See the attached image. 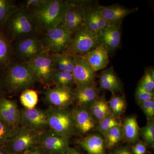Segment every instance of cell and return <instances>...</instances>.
Returning <instances> with one entry per match:
<instances>
[{
  "instance_id": "1",
  "label": "cell",
  "mask_w": 154,
  "mask_h": 154,
  "mask_svg": "<svg viewBox=\"0 0 154 154\" xmlns=\"http://www.w3.org/2000/svg\"><path fill=\"white\" fill-rule=\"evenodd\" d=\"M2 72L5 89L11 93H18L31 89L38 82L29 64L23 61L11 59Z\"/></svg>"
},
{
  "instance_id": "2",
  "label": "cell",
  "mask_w": 154,
  "mask_h": 154,
  "mask_svg": "<svg viewBox=\"0 0 154 154\" xmlns=\"http://www.w3.org/2000/svg\"><path fill=\"white\" fill-rule=\"evenodd\" d=\"M69 6V1L46 0L40 7L29 11L38 33L61 25Z\"/></svg>"
},
{
  "instance_id": "3",
  "label": "cell",
  "mask_w": 154,
  "mask_h": 154,
  "mask_svg": "<svg viewBox=\"0 0 154 154\" xmlns=\"http://www.w3.org/2000/svg\"><path fill=\"white\" fill-rule=\"evenodd\" d=\"M2 30L12 43L38 33L29 11L22 6H18Z\"/></svg>"
},
{
  "instance_id": "4",
  "label": "cell",
  "mask_w": 154,
  "mask_h": 154,
  "mask_svg": "<svg viewBox=\"0 0 154 154\" xmlns=\"http://www.w3.org/2000/svg\"><path fill=\"white\" fill-rule=\"evenodd\" d=\"M45 112L50 129L68 139L75 134L76 131L71 111L50 106Z\"/></svg>"
},
{
  "instance_id": "5",
  "label": "cell",
  "mask_w": 154,
  "mask_h": 154,
  "mask_svg": "<svg viewBox=\"0 0 154 154\" xmlns=\"http://www.w3.org/2000/svg\"><path fill=\"white\" fill-rule=\"evenodd\" d=\"M41 133L20 126L15 130L6 144V149L11 154H22L38 146Z\"/></svg>"
},
{
  "instance_id": "6",
  "label": "cell",
  "mask_w": 154,
  "mask_h": 154,
  "mask_svg": "<svg viewBox=\"0 0 154 154\" xmlns=\"http://www.w3.org/2000/svg\"><path fill=\"white\" fill-rule=\"evenodd\" d=\"M72 37L71 33L60 25L45 31L40 39L45 51L60 53L67 52Z\"/></svg>"
},
{
  "instance_id": "7",
  "label": "cell",
  "mask_w": 154,
  "mask_h": 154,
  "mask_svg": "<svg viewBox=\"0 0 154 154\" xmlns=\"http://www.w3.org/2000/svg\"><path fill=\"white\" fill-rule=\"evenodd\" d=\"M99 45V34L91 31L84 25L73 35L66 52L83 56Z\"/></svg>"
},
{
  "instance_id": "8",
  "label": "cell",
  "mask_w": 154,
  "mask_h": 154,
  "mask_svg": "<svg viewBox=\"0 0 154 154\" xmlns=\"http://www.w3.org/2000/svg\"><path fill=\"white\" fill-rule=\"evenodd\" d=\"M36 75L38 82L45 85L52 83V78L56 70L52 53L44 51L28 62Z\"/></svg>"
},
{
  "instance_id": "9",
  "label": "cell",
  "mask_w": 154,
  "mask_h": 154,
  "mask_svg": "<svg viewBox=\"0 0 154 154\" xmlns=\"http://www.w3.org/2000/svg\"><path fill=\"white\" fill-rule=\"evenodd\" d=\"M13 46L14 56L19 60L28 62L30 60L46 51L38 35H33L16 42Z\"/></svg>"
},
{
  "instance_id": "10",
  "label": "cell",
  "mask_w": 154,
  "mask_h": 154,
  "mask_svg": "<svg viewBox=\"0 0 154 154\" xmlns=\"http://www.w3.org/2000/svg\"><path fill=\"white\" fill-rule=\"evenodd\" d=\"M69 139L46 130L40 135L38 146L47 154H63L69 147Z\"/></svg>"
},
{
  "instance_id": "11",
  "label": "cell",
  "mask_w": 154,
  "mask_h": 154,
  "mask_svg": "<svg viewBox=\"0 0 154 154\" xmlns=\"http://www.w3.org/2000/svg\"><path fill=\"white\" fill-rule=\"evenodd\" d=\"M20 126L40 133L48 127L45 112L41 109L24 108L20 110Z\"/></svg>"
},
{
  "instance_id": "12",
  "label": "cell",
  "mask_w": 154,
  "mask_h": 154,
  "mask_svg": "<svg viewBox=\"0 0 154 154\" xmlns=\"http://www.w3.org/2000/svg\"><path fill=\"white\" fill-rule=\"evenodd\" d=\"M45 101L51 106L66 109L74 102L73 91L71 88L55 86L45 91Z\"/></svg>"
},
{
  "instance_id": "13",
  "label": "cell",
  "mask_w": 154,
  "mask_h": 154,
  "mask_svg": "<svg viewBox=\"0 0 154 154\" xmlns=\"http://www.w3.org/2000/svg\"><path fill=\"white\" fill-rule=\"evenodd\" d=\"M75 56V65L72 75L77 88L95 85L96 72L84 60L82 56Z\"/></svg>"
},
{
  "instance_id": "14",
  "label": "cell",
  "mask_w": 154,
  "mask_h": 154,
  "mask_svg": "<svg viewBox=\"0 0 154 154\" xmlns=\"http://www.w3.org/2000/svg\"><path fill=\"white\" fill-rule=\"evenodd\" d=\"M99 14L110 25L122 23L127 16L137 11V8H128L120 5L96 6Z\"/></svg>"
},
{
  "instance_id": "15",
  "label": "cell",
  "mask_w": 154,
  "mask_h": 154,
  "mask_svg": "<svg viewBox=\"0 0 154 154\" xmlns=\"http://www.w3.org/2000/svg\"><path fill=\"white\" fill-rule=\"evenodd\" d=\"M71 112L76 132L80 134H85L93 131L97 125V122L88 109L76 106Z\"/></svg>"
},
{
  "instance_id": "16",
  "label": "cell",
  "mask_w": 154,
  "mask_h": 154,
  "mask_svg": "<svg viewBox=\"0 0 154 154\" xmlns=\"http://www.w3.org/2000/svg\"><path fill=\"white\" fill-rule=\"evenodd\" d=\"M0 119L14 129L20 126L21 113L16 102L3 97L0 99Z\"/></svg>"
},
{
  "instance_id": "17",
  "label": "cell",
  "mask_w": 154,
  "mask_h": 154,
  "mask_svg": "<svg viewBox=\"0 0 154 154\" xmlns=\"http://www.w3.org/2000/svg\"><path fill=\"white\" fill-rule=\"evenodd\" d=\"M122 23L110 25L99 34L100 45H103L108 53L118 48L121 38Z\"/></svg>"
},
{
  "instance_id": "18",
  "label": "cell",
  "mask_w": 154,
  "mask_h": 154,
  "mask_svg": "<svg viewBox=\"0 0 154 154\" xmlns=\"http://www.w3.org/2000/svg\"><path fill=\"white\" fill-rule=\"evenodd\" d=\"M108 52L105 47L99 45L94 50L82 56L84 60L95 72L104 69L109 63Z\"/></svg>"
},
{
  "instance_id": "19",
  "label": "cell",
  "mask_w": 154,
  "mask_h": 154,
  "mask_svg": "<svg viewBox=\"0 0 154 154\" xmlns=\"http://www.w3.org/2000/svg\"><path fill=\"white\" fill-rule=\"evenodd\" d=\"M99 89L95 85L76 88L73 91L74 102L77 107H83L90 110L94 102L99 97Z\"/></svg>"
},
{
  "instance_id": "20",
  "label": "cell",
  "mask_w": 154,
  "mask_h": 154,
  "mask_svg": "<svg viewBox=\"0 0 154 154\" xmlns=\"http://www.w3.org/2000/svg\"><path fill=\"white\" fill-rule=\"evenodd\" d=\"M99 88L101 90L110 91L112 94L122 92L121 81L112 67L106 69L101 73L99 76Z\"/></svg>"
},
{
  "instance_id": "21",
  "label": "cell",
  "mask_w": 154,
  "mask_h": 154,
  "mask_svg": "<svg viewBox=\"0 0 154 154\" xmlns=\"http://www.w3.org/2000/svg\"><path fill=\"white\" fill-rule=\"evenodd\" d=\"M77 143L88 154H105V140L100 135H89L78 141Z\"/></svg>"
},
{
  "instance_id": "22",
  "label": "cell",
  "mask_w": 154,
  "mask_h": 154,
  "mask_svg": "<svg viewBox=\"0 0 154 154\" xmlns=\"http://www.w3.org/2000/svg\"><path fill=\"white\" fill-rule=\"evenodd\" d=\"M123 139L129 143L137 142L139 136V127L136 117L134 116L127 117L122 123Z\"/></svg>"
},
{
  "instance_id": "23",
  "label": "cell",
  "mask_w": 154,
  "mask_h": 154,
  "mask_svg": "<svg viewBox=\"0 0 154 154\" xmlns=\"http://www.w3.org/2000/svg\"><path fill=\"white\" fill-rule=\"evenodd\" d=\"M52 58L56 70L72 73L75 65V56L67 52L52 53Z\"/></svg>"
},
{
  "instance_id": "24",
  "label": "cell",
  "mask_w": 154,
  "mask_h": 154,
  "mask_svg": "<svg viewBox=\"0 0 154 154\" xmlns=\"http://www.w3.org/2000/svg\"><path fill=\"white\" fill-rule=\"evenodd\" d=\"M12 43L2 30H0V72L14 56Z\"/></svg>"
},
{
  "instance_id": "25",
  "label": "cell",
  "mask_w": 154,
  "mask_h": 154,
  "mask_svg": "<svg viewBox=\"0 0 154 154\" xmlns=\"http://www.w3.org/2000/svg\"><path fill=\"white\" fill-rule=\"evenodd\" d=\"M89 110L97 123L111 113L108 102L104 96L98 97Z\"/></svg>"
},
{
  "instance_id": "26",
  "label": "cell",
  "mask_w": 154,
  "mask_h": 154,
  "mask_svg": "<svg viewBox=\"0 0 154 154\" xmlns=\"http://www.w3.org/2000/svg\"><path fill=\"white\" fill-rule=\"evenodd\" d=\"M122 123L119 117H116L111 113L97 123L93 131H98L104 136L112 128L122 126Z\"/></svg>"
},
{
  "instance_id": "27",
  "label": "cell",
  "mask_w": 154,
  "mask_h": 154,
  "mask_svg": "<svg viewBox=\"0 0 154 154\" xmlns=\"http://www.w3.org/2000/svg\"><path fill=\"white\" fill-rule=\"evenodd\" d=\"M51 82L55 86L64 88H71L75 84L72 73L63 71L55 70Z\"/></svg>"
},
{
  "instance_id": "28",
  "label": "cell",
  "mask_w": 154,
  "mask_h": 154,
  "mask_svg": "<svg viewBox=\"0 0 154 154\" xmlns=\"http://www.w3.org/2000/svg\"><path fill=\"white\" fill-rule=\"evenodd\" d=\"M105 147L111 149L123 139V128L122 126L112 128L103 136Z\"/></svg>"
},
{
  "instance_id": "29",
  "label": "cell",
  "mask_w": 154,
  "mask_h": 154,
  "mask_svg": "<svg viewBox=\"0 0 154 154\" xmlns=\"http://www.w3.org/2000/svg\"><path fill=\"white\" fill-rule=\"evenodd\" d=\"M111 113L116 117L123 114L126 107V102L125 98L122 95L112 94V96L108 102Z\"/></svg>"
},
{
  "instance_id": "30",
  "label": "cell",
  "mask_w": 154,
  "mask_h": 154,
  "mask_svg": "<svg viewBox=\"0 0 154 154\" xmlns=\"http://www.w3.org/2000/svg\"><path fill=\"white\" fill-rule=\"evenodd\" d=\"M17 7L11 0H0V30L2 29Z\"/></svg>"
},
{
  "instance_id": "31",
  "label": "cell",
  "mask_w": 154,
  "mask_h": 154,
  "mask_svg": "<svg viewBox=\"0 0 154 154\" xmlns=\"http://www.w3.org/2000/svg\"><path fill=\"white\" fill-rule=\"evenodd\" d=\"M21 104L27 109L36 107L38 101L37 92L32 89H26L22 92L20 96Z\"/></svg>"
},
{
  "instance_id": "32",
  "label": "cell",
  "mask_w": 154,
  "mask_h": 154,
  "mask_svg": "<svg viewBox=\"0 0 154 154\" xmlns=\"http://www.w3.org/2000/svg\"><path fill=\"white\" fill-rule=\"evenodd\" d=\"M139 135L143 139L146 144L153 146L154 144V119L148 121L145 126L139 128Z\"/></svg>"
},
{
  "instance_id": "33",
  "label": "cell",
  "mask_w": 154,
  "mask_h": 154,
  "mask_svg": "<svg viewBox=\"0 0 154 154\" xmlns=\"http://www.w3.org/2000/svg\"><path fill=\"white\" fill-rule=\"evenodd\" d=\"M138 85L146 91L154 92V71L153 68L146 70Z\"/></svg>"
},
{
  "instance_id": "34",
  "label": "cell",
  "mask_w": 154,
  "mask_h": 154,
  "mask_svg": "<svg viewBox=\"0 0 154 154\" xmlns=\"http://www.w3.org/2000/svg\"><path fill=\"white\" fill-rule=\"evenodd\" d=\"M15 130L0 119V146L5 145Z\"/></svg>"
},
{
  "instance_id": "35",
  "label": "cell",
  "mask_w": 154,
  "mask_h": 154,
  "mask_svg": "<svg viewBox=\"0 0 154 154\" xmlns=\"http://www.w3.org/2000/svg\"><path fill=\"white\" fill-rule=\"evenodd\" d=\"M135 96L136 102L139 104L142 102L154 100V92H149L146 91L138 85L136 89Z\"/></svg>"
},
{
  "instance_id": "36",
  "label": "cell",
  "mask_w": 154,
  "mask_h": 154,
  "mask_svg": "<svg viewBox=\"0 0 154 154\" xmlns=\"http://www.w3.org/2000/svg\"><path fill=\"white\" fill-rule=\"evenodd\" d=\"M138 105L143 111L148 121L153 119L154 100L142 102Z\"/></svg>"
},
{
  "instance_id": "37",
  "label": "cell",
  "mask_w": 154,
  "mask_h": 154,
  "mask_svg": "<svg viewBox=\"0 0 154 154\" xmlns=\"http://www.w3.org/2000/svg\"><path fill=\"white\" fill-rule=\"evenodd\" d=\"M46 0H26L24 3L22 7L27 9L28 11H32L40 7Z\"/></svg>"
},
{
  "instance_id": "38",
  "label": "cell",
  "mask_w": 154,
  "mask_h": 154,
  "mask_svg": "<svg viewBox=\"0 0 154 154\" xmlns=\"http://www.w3.org/2000/svg\"><path fill=\"white\" fill-rule=\"evenodd\" d=\"M131 149L133 154H145L147 151L145 144L140 141L133 146Z\"/></svg>"
},
{
  "instance_id": "39",
  "label": "cell",
  "mask_w": 154,
  "mask_h": 154,
  "mask_svg": "<svg viewBox=\"0 0 154 154\" xmlns=\"http://www.w3.org/2000/svg\"><path fill=\"white\" fill-rule=\"evenodd\" d=\"M22 154H47L39 146L33 147Z\"/></svg>"
},
{
  "instance_id": "40",
  "label": "cell",
  "mask_w": 154,
  "mask_h": 154,
  "mask_svg": "<svg viewBox=\"0 0 154 154\" xmlns=\"http://www.w3.org/2000/svg\"><path fill=\"white\" fill-rule=\"evenodd\" d=\"M114 154H132L129 149L126 147H122L116 149L114 152Z\"/></svg>"
},
{
  "instance_id": "41",
  "label": "cell",
  "mask_w": 154,
  "mask_h": 154,
  "mask_svg": "<svg viewBox=\"0 0 154 154\" xmlns=\"http://www.w3.org/2000/svg\"><path fill=\"white\" fill-rule=\"evenodd\" d=\"M5 89V86H4V83H3L2 74L0 72V99L2 97V95Z\"/></svg>"
},
{
  "instance_id": "42",
  "label": "cell",
  "mask_w": 154,
  "mask_h": 154,
  "mask_svg": "<svg viewBox=\"0 0 154 154\" xmlns=\"http://www.w3.org/2000/svg\"><path fill=\"white\" fill-rule=\"evenodd\" d=\"M63 154H81L79 152L72 148L69 147L65 151Z\"/></svg>"
},
{
  "instance_id": "43",
  "label": "cell",
  "mask_w": 154,
  "mask_h": 154,
  "mask_svg": "<svg viewBox=\"0 0 154 154\" xmlns=\"http://www.w3.org/2000/svg\"><path fill=\"white\" fill-rule=\"evenodd\" d=\"M0 154H11L8 150L4 151V150L0 149Z\"/></svg>"
}]
</instances>
